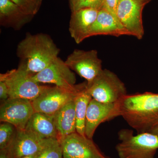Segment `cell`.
I'll return each mask as SVG.
<instances>
[{
  "mask_svg": "<svg viewBox=\"0 0 158 158\" xmlns=\"http://www.w3.org/2000/svg\"><path fill=\"white\" fill-rule=\"evenodd\" d=\"M121 116L138 134L148 132L158 123V94H127L116 103Z\"/></svg>",
  "mask_w": 158,
  "mask_h": 158,
  "instance_id": "cell-1",
  "label": "cell"
},
{
  "mask_svg": "<svg viewBox=\"0 0 158 158\" xmlns=\"http://www.w3.org/2000/svg\"><path fill=\"white\" fill-rule=\"evenodd\" d=\"M60 50L47 34L28 33L18 45L19 65L33 75L45 69L58 57Z\"/></svg>",
  "mask_w": 158,
  "mask_h": 158,
  "instance_id": "cell-2",
  "label": "cell"
},
{
  "mask_svg": "<svg viewBox=\"0 0 158 158\" xmlns=\"http://www.w3.org/2000/svg\"><path fill=\"white\" fill-rule=\"evenodd\" d=\"M120 142L116 149L119 158H154L158 149V136L150 132L134 135L131 130L122 129L118 133Z\"/></svg>",
  "mask_w": 158,
  "mask_h": 158,
  "instance_id": "cell-3",
  "label": "cell"
},
{
  "mask_svg": "<svg viewBox=\"0 0 158 158\" xmlns=\"http://www.w3.org/2000/svg\"><path fill=\"white\" fill-rule=\"evenodd\" d=\"M34 75L19 65L17 69L1 73L0 80L6 83L9 98L25 99L32 101L47 87L40 85L33 78Z\"/></svg>",
  "mask_w": 158,
  "mask_h": 158,
  "instance_id": "cell-4",
  "label": "cell"
},
{
  "mask_svg": "<svg viewBox=\"0 0 158 158\" xmlns=\"http://www.w3.org/2000/svg\"><path fill=\"white\" fill-rule=\"evenodd\" d=\"M86 88L92 98L104 103H115L127 94L124 83L116 74L107 69H102L92 81L87 84Z\"/></svg>",
  "mask_w": 158,
  "mask_h": 158,
  "instance_id": "cell-5",
  "label": "cell"
},
{
  "mask_svg": "<svg viewBox=\"0 0 158 158\" xmlns=\"http://www.w3.org/2000/svg\"><path fill=\"white\" fill-rule=\"evenodd\" d=\"M80 84L76 90H69L57 86L48 87L37 98L31 101L34 112L54 116L69 102L75 98L77 94L86 86Z\"/></svg>",
  "mask_w": 158,
  "mask_h": 158,
  "instance_id": "cell-6",
  "label": "cell"
},
{
  "mask_svg": "<svg viewBox=\"0 0 158 158\" xmlns=\"http://www.w3.org/2000/svg\"><path fill=\"white\" fill-rule=\"evenodd\" d=\"M56 140L58 139H44L28 130H17L7 151L10 158H20L25 156L37 157Z\"/></svg>",
  "mask_w": 158,
  "mask_h": 158,
  "instance_id": "cell-7",
  "label": "cell"
},
{
  "mask_svg": "<svg viewBox=\"0 0 158 158\" xmlns=\"http://www.w3.org/2000/svg\"><path fill=\"white\" fill-rule=\"evenodd\" d=\"M33 78L38 83L54 84L60 88L69 90H76V77L72 70L59 57L45 69L34 75Z\"/></svg>",
  "mask_w": 158,
  "mask_h": 158,
  "instance_id": "cell-8",
  "label": "cell"
},
{
  "mask_svg": "<svg viewBox=\"0 0 158 158\" xmlns=\"http://www.w3.org/2000/svg\"><path fill=\"white\" fill-rule=\"evenodd\" d=\"M65 62L72 70L85 79L87 84L92 81L103 69L102 60L95 50H74Z\"/></svg>",
  "mask_w": 158,
  "mask_h": 158,
  "instance_id": "cell-9",
  "label": "cell"
},
{
  "mask_svg": "<svg viewBox=\"0 0 158 158\" xmlns=\"http://www.w3.org/2000/svg\"><path fill=\"white\" fill-rule=\"evenodd\" d=\"M145 3L138 0H119L116 16L131 36L142 39L144 35L142 14Z\"/></svg>",
  "mask_w": 158,
  "mask_h": 158,
  "instance_id": "cell-10",
  "label": "cell"
},
{
  "mask_svg": "<svg viewBox=\"0 0 158 158\" xmlns=\"http://www.w3.org/2000/svg\"><path fill=\"white\" fill-rule=\"evenodd\" d=\"M34 112L31 101L9 98L1 105L0 120L12 124L16 130H24Z\"/></svg>",
  "mask_w": 158,
  "mask_h": 158,
  "instance_id": "cell-11",
  "label": "cell"
},
{
  "mask_svg": "<svg viewBox=\"0 0 158 158\" xmlns=\"http://www.w3.org/2000/svg\"><path fill=\"white\" fill-rule=\"evenodd\" d=\"M63 158H108L102 153L92 139L73 133L60 141Z\"/></svg>",
  "mask_w": 158,
  "mask_h": 158,
  "instance_id": "cell-12",
  "label": "cell"
},
{
  "mask_svg": "<svg viewBox=\"0 0 158 158\" xmlns=\"http://www.w3.org/2000/svg\"><path fill=\"white\" fill-rule=\"evenodd\" d=\"M116 103H104L92 98L86 114L85 135L87 138L92 139L100 124L118 116Z\"/></svg>",
  "mask_w": 158,
  "mask_h": 158,
  "instance_id": "cell-13",
  "label": "cell"
},
{
  "mask_svg": "<svg viewBox=\"0 0 158 158\" xmlns=\"http://www.w3.org/2000/svg\"><path fill=\"white\" fill-rule=\"evenodd\" d=\"M97 35H110L119 37L129 35L117 17L103 9L99 10L97 17L89 29L87 38Z\"/></svg>",
  "mask_w": 158,
  "mask_h": 158,
  "instance_id": "cell-14",
  "label": "cell"
},
{
  "mask_svg": "<svg viewBox=\"0 0 158 158\" xmlns=\"http://www.w3.org/2000/svg\"><path fill=\"white\" fill-rule=\"evenodd\" d=\"M99 10L82 9L72 12L69 23V33L77 44L87 39L88 31L96 20Z\"/></svg>",
  "mask_w": 158,
  "mask_h": 158,
  "instance_id": "cell-15",
  "label": "cell"
},
{
  "mask_svg": "<svg viewBox=\"0 0 158 158\" xmlns=\"http://www.w3.org/2000/svg\"><path fill=\"white\" fill-rule=\"evenodd\" d=\"M34 15L27 14L11 0H0V24L19 31L32 20Z\"/></svg>",
  "mask_w": 158,
  "mask_h": 158,
  "instance_id": "cell-16",
  "label": "cell"
},
{
  "mask_svg": "<svg viewBox=\"0 0 158 158\" xmlns=\"http://www.w3.org/2000/svg\"><path fill=\"white\" fill-rule=\"evenodd\" d=\"M54 119L59 141L73 133L77 132L75 99L56 113L54 116Z\"/></svg>",
  "mask_w": 158,
  "mask_h": 158,
  "instance_id": "cell-17",
  "label": "cell"
},
{
  "mask_svg": "<svg viewBox=\"0 0 158 158\" xmlns=\"http://www.w3.org/2000/svg\"><path fill=\"white\" fill-rule=\"evenodd\" d=\"M25 129L31 131L44 139H58L59 135L54 116L34 112L29 119Z\"/></svg>",
  "mask_w": 158,
  "mask_h": 158,
  "instance_id": "cell-18",
  "label": "cell"
},
{
  "mask_svg": "<svg viewBox=\"0 0 158 158\" xmlns=\"http://www.w3.org/2000/svg\"><path fill=\"white\" fill-rule=\"evenodd\" d=\"M86 85L79 91L75 98L77 132L83 136H85L86 114L88 105L92 98L87 91Z\"/></svg>",
  "mask_w": 158,
  "mask_h": 158,
  "instance_id": "cell-19",
  "label": "cell"
},
{
  "mask_svg": "<svg viewBox=\"0 0 158 158\" xmlns=\"http://www.w3.org/2000/svg\"><path fill=\"white\" fill-rule=\"evenodd\" d=\"M16 129L14 126L8 123L2 122L0 125V149H7L15 136Z\"/></svg>",
  "mask_w": 158,
  "mask_h": 158,
  "instance_id": "cell-20",
  "label": "cell"
},
{
  "mask_svg": "<svg viewBox=\"0 0 158 158\" xmlns=\"http://www.w3.org/2000/svg\"><path fill=\"white\" fill-rule=\"evenodd\" d=\"M72 12L81 9L92 8L98 10L102 9V0H69Z\"/></svg>",
  "mask_w": 158,
  "mask_h": 158,
  "instance_id": "cell-21",
  "label": "cell"
},
{
  "mask_svg": "<svg viewBox=\"0 0 158 158\" xmlns=\"http://www.w3.org/2000/svg\"><path fill=\"white\" fill-rule=\"evenodd\" d=\"M27 14L35 15L39 11L43 0H11Z\"/></svg>",
  "mask_w": 158,
  "mask_h": 158,
  "instance_id": "cell-22",
  "label": "cell"
},
{
  "mask_svg": "<svg viewBox=\"0 0 158 158\" xmlns=\"http://www.w3.org/2000/svg\"><path fill=\"white\" fill-rule=\"evenodd\" d=\"M45 158H62L63 151L61 142L56 140L44 150Z\"/></svg>",
  "mask_w": 158,
  "mask_h": 158,
  "instance_id": "cell-23",
  "label": "cell"
},
{
  "mask_svg": "<svg viewBox=\"0 0 158 158\" xmlns=\"http://www.w3.org/2000/svg\"><path fill=\"white\" fill-rule=\"evenodd\" d=\"M119 2V0H102V9H105L117 17L116 12Z\"/></svg>",
  "mask_w": 158,
  "mask_h": 158,
  "instance_id": "cell-24",
  "label": "cell"
},
{
  "mask_svg": "<svg viewBox=\"0 0 158 158\" xmlns=\"http://www.w3.org/2000/svg\"><path fill=\"white\" fill-rule=\"evenodd\" d=\"M9 98L8 87L5 81L0 80V98L6 101Z\"/></svg>",
  "mask_w": 158,
  "mask_h": 158,
  "instance_id": "cell-25",
  "label": "cell"
},
{
  "mask_svg": "<svg viewBox=\"0 0 158 158\" xmlns=\"http://www.w3.org/2000/svg\"><path fill=\"white\" fill-rule=\"evenodd\" d=\"M148 132L152 133L158 136V123L151 128Z\"/></svg>",
  "mask_w": 158,
  "mask_h": 158,
  "instance_id": "cell-26",
  "label": "cell"
},
{
  "mask_svg": "<svg viewBox=\"0 0 158 158\" xmlns=\"http://www.w3.org/2000/svg\"><path fill=\"white\" fill-rule=\"evenodd\" d=\"M0 158H10L7 149L1 150Z\"/></svg>",
  "mask_w": 158,
  "mask_h": 158,
  "instance_id": "cell-27",
  "label": "cell"
},
{
  "mask_svg": "<svg viewBox=\"0 0 158 158\" xmlns=\"http://www.w3.org/2000/svg\"><path fill=\"white\" fill-rule=\"evenodd\" d=\"M44 150L43 151H42V152L37 157V158H45V156H44Z\"/></svg>",
  "mask_w": 158,
  "mask_h": 158,
  "instance_id": "cell-28",
  "label": "cell"
},
{
  "mask_svg": "<svg viewBox=\"0 0 158 158\" xmlns=\"http://www.w3.org/2000/svg\"><path fill=\"white\" fill-rule=\"evenodd\" d=\"M20 158H37V157L34 156H25Z\"/></svg>",
  "mask_w": 158,
  "mask_h": 158,
  "instance_id": "cell-29",
  "label": "cell"
},
{
  "mask_svg": "<svg viewBox=\"0 0 158 158\" xmlns=\"http://www.w3.org/2000/svg\"><path fill=\"white\" fill-rule=\"evenodd\" d=\"M138 1H141V2H144V3H145V4H147V3H148L150 1H151V0H138Z\"/></svg>",
  "mask_w": 158,
  "mask_h": 158,
  "instance_id": "cell-30",
  "label": "cell"
}]
</instances>
